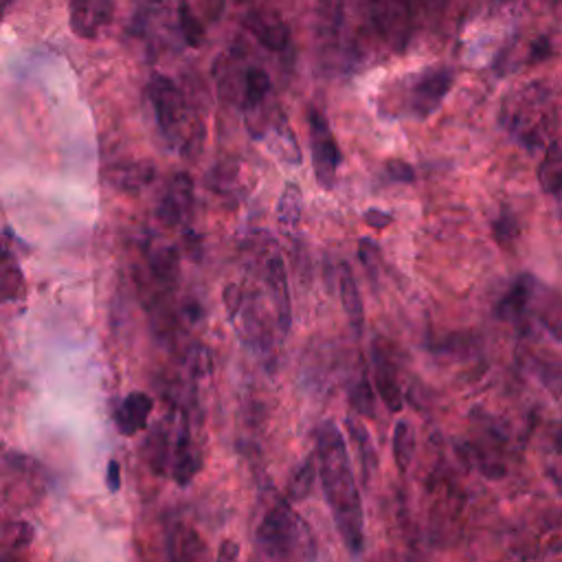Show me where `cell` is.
<instances>
[{
    "label": "cell",
    "mask_w": 562,
    "mask_h": 562,
    "mask_svg": "<svg viewBox=\"0 0 562 562\" xmlns=\"http://www.w3.org/2000/svg\"><path fill=\"white\" fill-rule=\"evenodd\" d=\"M317 459L325 501L330 505L336 530L352 554H361L365 547L361 490H358L345 440L334 422H325L321 426L317 437Z\"/></svg>",
    "instance_id": "obj_1"
},
{
    "label": "cell",
    "mask_w": 562,
    "mask_h": 562,
    "mask_svg": "<svg viewBox=\"0 0 562 562\" xmlns=\"http://www.w3.org/2000/svg\"><path fill=\"white\" fill-rule=\"evenodd\" d=\"M257 543L268 558L277 562L306 560L312 549L310 530L284 503L268 510L264 521L257 527Z\"/></svg>",
    "instance_id": "obj_2"
},
{
    "label": "cell",
    "mask_w": 562,
    "mask_h": 562,
    "mask_svg": "<svg viewBox=\"0 0 562 562\" xmlns=\"http://www.w3.org/2000/svg\"><path fill=\"white\" fill-rule=\"evenodd\" d=\"M503 123L508 126L523 143H541L545 130L552 123V106L549 95L541 86L523 88L508 99L503 106Z\"/></svg>",
    "instance_id": "obj_3"
},
{
    "label": "cell",
    "mask_w": 562,
    "mask_h": 562,
    "mask_svg": "<svg viewBox=\"0 0 562 562\" xmlns=\"http://www.w3.org/2000/svg\"><path fill=\"white\" fill-rule=\"evenodd\" d=\"M308 126H310V148H312V167L314 176L321 189H332L336 183V172L341 165V150L336 143L332 128L323 112L317 108H310L308 115Z\"/></svg>",
    "instance_id": "obj_4"
},
{
    "label": "cell",
    "mask_w": 562,
    "mask_h": 562,
    "mask_svg": "<svg viewBox=\"0 0 562 562\" xmlns=\"http://www.w3.org/2000/svg\"><path fill=\"white\" fill-rule=\"evenodd\" d=\"M148 95L163 134L172 137L174 130H178V126H181L185 115V101L181 97V91H178L170 77L152 75V80L148 84Z\"/></svg>",
    "instance_id": "obj_5"
},
{
    "label": "cell",
    "mask_w": 562,
    "mask_h": 562,
    "mask_svg": "<svg viewBox=\"0 0 562 562\" xmlns=\"http://www.w3.org/2000/svg\"><path fill=\"white\" fill-rule=\"evenodd\" d=\"M453 71L437 69L426 71L411 86V110L418 117H429L442 106L444 97L453 86Z\"/></svg>",
    "instance_id": "obj_6"
},
{
    "label": "cell",
    "mask_w": 562,
    "mask_h": 562,
    "mask_svg": "<svg viewBox=\"0 0 562 562\" xmlns=\"http://www.w3.org/2000/svg\"><path fill=\"white\" fill-rule=\"evenodd\" d=\"M112 18L110 0H71V27L84 40L97 38Z\"/></svg>",
    "instance_id": "obj_7"
},
{
    "label": "cell",
    "mask_w": 562,
    "mask_h": 562,
    "mask_svg": "<svg viewBox=\"0 0 562 562\" xmlns=\"http://www.w3.org/2000/svg\"><path fill=\"white\" fill-rule=\"evenodd\" d=\"M154 411V400L143 391L128 393L117 409V426L123 435H137L148 426L150 415Z\"/></svg>",
    "instance_id": "obj_8"
},
{
    "label": "cell",
    "mask_w": 562,
    "mask_h": 562,
    "mask_svg": "<svg viewBox=\"0 0 562 562\" xmlns=\"http://www.w3.org/2000/svg\"><path fill=\"white\" fill-rule=\"evenodd\" d=\"M191 200H194V196H191V181L185 174H178L161 200L159 218L167 227H176L191 211Z\"/></svg>",
    "instance_id": "obj_9"
},
{
    "label": "cell",
    "mask_w": 562,
    "mask_h": 562,
    "mask_svg": "<svg viewBox=\"0 0 562 562\" xmlns=\"http://www.w3.org/2000/svg\"><path fill=\"white\" fill-rule=\"evenodd\" d=\"M246 27H249V31L264 44V47L273 49V51L286 49L290 33H288L286 22L279 20L275 14L273 16L253 14L246 18Z\"/></svg>",
    "instance_id": "obj_10"
},
{
    "label": "cell",
    "mask_w": 562,
    "mask_h": 562,
    "mask_svg": "<svg viewBox=\"0 0 562 562\" xmlns=\"http://www.w3.org/2000/svg\"><path fill=\"white\" fill-rule=\"evenodd\" d=\"M22 290H25V279H22L16 255L0 240V306L7 301L18 299Z\"/></svg>",
    "instance_id": "obj_11"
},
{
    "label": "cell",
    "mask_w": 562,
    "mask_h": 562,
    "mask_svg": "<svg viewBox=\"0 0 562 562\" xmlns=\"http://www.w3.org/2000/svg\"><path fill=\"white\" fill-rule=\"evenodd\" d=\"M268 284L273 290V301L277 308V319L281 325V332H288L290 325V295H288V277H286V266L279 257H273L268 264Z\"/></svg>",
    "instance_id": "obj_12"
},
{
    "label": "cell",
    "mask_w": 562,
    "mask_h": 562,
    "mask_svg": "<svg viewBox=\"0 0 562 562\" xmlns=\"http://www.w3.org/2000/svg\"><path fill=\"white\" fill-rule=\"evenodd\" d=\"M154 176H156L154 165L148 161L123 163V165L115 167L110 181L115 183L121 191H126V194H134V191H141L148 187L154 181Z\"/></svg>",
    "instance_id": "obj_13"
},
{
    "label": "cell",
    "mask_w": 562,
    "mask_h": 562,
    "mask_svg": "<svg viewBox=\"0 0 562 562\" xmlns=\"http://www.w3.org/2000/svg\"><path fill=\"white\" fill-rule=\"evenodd\" d=\"M376 389L380 393L382 402H385L391 411H400L402 396L398 387L396 367H393L389 358L378 350H376Z\"/></svg>",
    "instance_id": "obj_14"
},
{
    "label": "cell",
    "mask_w": 562,
    "mask_h": 562,
    "mask_svg": "<svg viewBox=\"0 0 562 562\" xmlns=\"http://www.w3.org/2000/svg\"><path fill=\"white\" fill-rule=\"evenodd\" d=\"M271 93V77L262 69H249L244 77V110L246 117H255L262 112L264 101Z\"/></svg>",
    "instance_id": "obj_15"
},
{
    "label": "cell",
    "mask_w": 562,
    "mask_h": 562,
    "mask_svg": "<svg viewBox=\"0 0 562 562\" xmlns=\"http://www.w3.org/2000/svg\"><path fill=\"white\" fill-rule=\"evenodd\" d=\"M200 453L196 451V446L191 444L189 435L185 433L181 440H178L176 446V462H174V479L181 483V486H187V483L198 475L200 470Z\"/></svg>",
    "instance_id": "obj_16"
},
{
    "label": "cell",
    "mask_w": 562,
    "mask_h": 562,
    "mask_svg": "<svg viewBox=\"0 0 562 562\" xmlns=\"http://www.w3.org/2000/svg\"><path fill=\"white\" fill-rule=\"evenodd\" d=\"M303 213V194L297 183H286L284 194L277 202V222L284 229H295Z\"/></svg>",
    "instance_id": "obj_17"
},
{
    "label": "cell",
    "mask_w": 562,
    "mask_h": 562,
    "mask_svg": "<svg viewBox=\"0 0 562 562\" xmlns=\"http://www.w3.org/2000/svg\"><path fill=\"white\" fill-rule=\"evenodd\" d=\"M341 301H343V308L347 312V317H350L354 328L361 330L363 328V299H361V292H358L354 275L347 266H343V271H341Z\"/></svg>",
    "instance_id": "obj_18"
},
{
    "label": "cell",
    "mask_w": 562,
    "mask_h": 562,
    "mask_svg": "<svg viewBox=\"0 0 562 562\" xmlns=\"http://www.w3.org/2000/svg\"><path fill=\"white\" fill-rule=\"evenodd\" d=\"M415 453V433L407 420H400L393 431V457L402 472H407Z\"/></svg>",
    "instance_id": "obj_19"
},
{
    "label": "cell",
    "mask_w": 562,
    "mask_h": 562,
    "mask_svg": "<svg viewBox=\"0 0 562 562\" xmlns=\"http://www.w3.org/2000/svg\"><path fill=\"white\" fill-rule=\"evenodd\" d=\"M538 176H541V183L549 194H556L562 198V148L560 145H552V148L547 150V156H545Z\"/></svg>",
    "instance_id": "obj_20"
},
{
    "label": "cell",
    "mask_w": 562,
    "mask_h": 562,
    "mask_svg": "<svg viewBox=\"0 0 562 562\" xmlns=\"http://www.w3.org/2000/svg\"><path fill=\"white\" fill-rule=\"evenodd\" d=\"M530 290H532V279L530 277H521L519 281H516L514 288L499 303L501 317L512 319V317H516V314H521L527 299H530Z\"/></svg>",
    "instance_id": "obj_21"
},
{
    "label": "cell",
    "mask_w": 562,
    "mask_h": 562,
    "mask_svg": "<svg viewBox=\"0 0 562 562\" xmlns=\"http://www.w3.org/2000/svg\"><path fill=\"white\" fill-rule=\"evenodd\" d=\"M205 547H202L200 536L191 530H181L172 543V560L174 562H198Z\"/></svg>",
    "instance_id": "obj_22"
},
{
    "label": "cell",
    "mask_w": 562,
    "mask_h": 562,
    "mask_svg": "<svg viewBox=\"0 0 562 562\" xmlns=\"http://www.w3.org/2000/svg\"><path fill=\"white\" fill-rule=\"evenodd\" d=\"M347 429H350V435L354 437V442L358 446V451H361L363 457V475L365 479L372 477V468L376 466V459H374V444H372V437H369L365 424L358 422L354 418H347Z\"/></svg>",
    "instance_id": "obj_23"
},
{
    "label": "cell",
    "mask_w": 562,
    "mask_h": 562,
    "mask_svg": "<svg viewBox=\"0 0 562 562\" xmlns=\"http://www.w3.org/2000/svg\"><path fill=\"white\" fill-rule=\"evenodd\" d=\"M314 475H317V464H314V459H308V462L297 468L295 475H292L288 483V497L292 501H301L306 494H310Z\"/></svg>",
    "instance_id": "obj_24"
},
{
    "label": "cell",
    "mask_w": 562,
    "mask_h": 562,
    "mask_svg": "<svg viewBox=\"0 0 562 562\" xmlns=\"http://www.w3.org/2000/svg\"><path fill=\"white\" fill-rule=\"evenodd\" d=\"M178 22H181L183 38L187 40L189 47H200L205 31H202V25L194 16V11H191V7L187 5V0H183L181 7H178Z\"/></svg>",
    "instance_id": "obj_25"
},
{
    "label": "cell",
    "mask_w": 562,
    "mask_h": 562,
    "mask_svg": "<svg viewBox=\"0 0 562 562\" xmlns=\"http://www.w3.org/2000/svg\"><path fill=\"white\" fill-rule=\"evenodd\" d=\"M106 486L110 492H119L123 486V477H121V464L117 459H110L108 468H106Z\"/></svg>",
    "instance_id": "obj_26"
},
{
    "label": "cell",
    "mask_w": 562,
    "mask_h": 562,
    "mask_svg": "<svg viewBox=\"0 0 562 562\" xmlns=\"http://www.w3.org/2000/svg\"><path fill=\"white\" fill-rule=\"evenodd\" d=\"M387 172L396 178V181H402V183H411L415 174H413V167H409L407 163H402V161H389L387 163Z\"/></svg>",
    "instance_id": "obj_27"
},
{
    "label": "cell",
    "mask_w": 562,
    "mask_h": 562,
    "mask_svg": "<svg viewBox=\"0 0 562 562\" xmlns=\"http://www.w3.org/2000/svg\"><path fill=\"white\" fill-rule=\"evenodd\" d=\"M216 562H240V545L235 541H224L220 545Z\"/></svg>",
    "instance_id": "obj_28"
},
{
    "label": "cell",
    "mask_w": 562,
    "mask_h": 562,
    "mask_svg": "<svg viewBox=\"0 0 562 562\" xmlns=\"http://www.w3.org/2000/svg\"><path fill=\"white\" fill-rule=\"evenodd\" d=\"M365 220H367V224L369 227H374V229H385V227H389V224L393 222V216L391 213H382V211H367L365 213Z\"/></svg>",
    "instance_id": "obj_29"
},
{
    "label": "cell",
    "mask_w": 562,
    "mask_h": 562,
    "mask_svg": "<svg viewBox=\"0 0 562 562\" xmlns=\"http://www.w3.org/2000/svg\"><path fill=\"white\" fill-rule=\"evenodd\" d=\"M9 3H11V0H0V20L5 18V11H7Z\"/></svg>",
    "instance_id": "obj_30"
}]
</instances>
